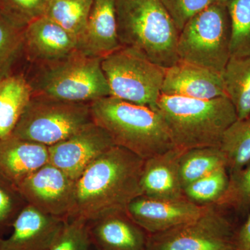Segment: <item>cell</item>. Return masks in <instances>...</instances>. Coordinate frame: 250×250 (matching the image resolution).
<instances>
[{
	"instance_id": "1",
	"label": "cell",
	"mask_w": 250,
	"mask_h": 250,
	"mask_svg": "<svg viewBox=\"0 0 250 250\" xmlns=\"http://www.w3.org/2000/svg\"><path fill=\"white\" fill-rule=\"evenodd\" d=\"M144 159L113 146L92 163L75 181V200L69 218L90 222L128 206L142 195L141 177Z\"/></svg>"
},
{
	"instance_id": "2",
	"label": "cell",
	"mask_w": 250,
	"mask_h": 250,
	"mask_svg": "<svg viewBox=\"0 0 250 250\" xmlns=\"http://www.w3.org/2000/svg\"><path fill=\"white\" fill-rule=\"evenodd\" d=\"M95 124L115 146L146 160L175 147L164 118L156 109L113 96L90 103Z\"/></svg>"
},
{
	"instance_id": "3",
	"label": "cell",
	"mask_w": 250,
	"mask_h": 250,
	"mask_svg": "<svg viewBox=\"0 0 250 250\" xmlns=\"http://www.w3.org/2000/svg\"><path fill=\"white\" fill-rule=\"evenodd\" d=\"M156 110L164 118L175 147L184 151L220 147L224 133L238 120L227 97L200 100L161 94Z\"/></svg>"
},
{
	"instance_id": "4",
	"label": "cell",
	"mask_w": 250,
	"mask_h": 250,
	"mask_svg": "<svg viewBox=\"0 0 250 250\" xmlns=\"http://www.w3.org/2000/svg\"><path fill=\"white\" fill-rule=\"evenodd\" d=\"M116 13L122 46L164 68L179 62V32L161 0H116Z\"/></svg>"
},
{
	"instance_id": "5",
	"label": "cell",
	"mask_w": 250,
	"mask_h": 250,
	"mask_svg": "<svg viewBox=\"0 0 250 250\" xmlns=\"http://www.w3.org/2000/svg\"><path fill=\"white\" fill-rule=\"evenodd\" d=\"M102 59L75 50L63 57L31 64L27 77L33 95L75 103H91L111 96Z\"/></svg>"
},
{
	"instance_id": "6",
	"label": "cell",
	"mask_w": 250,
	"mask_h": 250,
	"mask_svg": "<svg viewBox=\"0 0 250 250\" xmlns=\"http://www.w3.org/2000/svg\"><path fill=\"white\" fill-rule=\"evenodd\" d=\"M231 36L228 6L216 1L191 18L179 32V60L222 75L231 57Z\"/></svg>"
},
{
	"instance_id": "7",
	"label": "cell",
	"mask_w": 250,
	"mask_h": 250,
	"mask_svg": "<svg viewBox=\"0 0 250 250\" xmlns=\"http://www.w3.org/2000/svg\"><path fill=\"white\" fill-rule=\"evenodd\" d=\"M93 122L90 103L32 95L11 135L50 147Z\"/></svg>"
},
{
	"instance_id": "8",
	"label": "cell",
	"mask_w": 250,
	"mask_h": 250,
	"mask_svg": "<svg viewBox=\"0 0 250 250\" xmlns=\"http://www.w3.org/2000/svg\"><path fill=\"white\" fill-rule=\"evenodd\" d=\"M102 67L111 96L156 109L166 68L123 46L102 59Z\"/></svg>"
},
{
	"instance_id": "9",
	"label": "cell",
	"mask_w": 250,
	"mask_h": 250,
	"mask_svg": "<svg viewBox=\"0 0 250 250\" xmlns=\"http://www.w3.org/2000/svg\"><path fill=\"white\" fill-rule=\"evenodd\" d=\"M235 233L220 208L211 205L195 220L148 234L146 250H234Z\"/></svg>"
},
{
	"instance_id": "10",
	"label": "cell",
	"mask_w": 250,
	"mask_h": 250,
	"mask_svg": "<svg viewBox=\"0 0 250 250\" xmlns=\"http://www.w3.org/2000/svg\"><path fill=\"white\" fill-rule=\"evenodd\" d=\"M18 187L27 205L42 213L64 219L70 216L75 200V181L50 163Z\"/></svg>"
},
{
	"instance_id": "11",
	"label": "cell",
	"mask_w": 250,
	"mask_h": 250,
	"mask_svg": "<svg viewBox=\"0 0 250 250\" xmlns=\"http://www.w3.org/2000/svg\"><path fill=\"white\" fill-rule=\"evenodd\" d=\"M113 146L108 133L93 122L62 142L48 147L49 162L75 181Z\"/></svg>"
},
{
	"instance_id": "12",
	"label": "cell",
	"mask_w": 250,
	"mask_h": 250,
	"mask_svg": "<svg viewBox=\"0 0 250 250\" xmlns=\"http://www.w3.org/2000/svg\"><path fill=\"white\" fill-rule=\"evenodd\" d=\"M210 205H197L187 197L169 200L141 195L129 204L126 213L147 234H153L198 218Z\"/></svg>"
},
{
	"instance_id": "13",
	"label": "cell",
	"mask_w": 250,
	"mask_h": 250,
	"mask_svg": "<svg viewBox=\"0 0 250 250\" xmlns=\"http://www.w3.org/2000/svg\"><path fill=\"white\" fill-rule=\"evenodd\" d=\"M65 220L27 205L14 220L11 236L0 239V250H49Z\"/></svg>"
},
{
	"instance_id": "14",
	"label": "cell",
	"mask_w": 250,
	"mask_h": 250,
	"mask_svg": "<svg viewBox=\"0 0 250 250\" xmlns=\"http://www.w3.org/2000/svg\"><path fill=\"white\" fill-rule=\"evenodd\" d=\"M161 94L200 100L227 97L221 75L182 60L166 68Z\"/></svg>"
},
{
	"instance_id": "15",
	"label": "cell",
	"mask_w": 250,
	"mask_h": 250,
	"mask_svg": "<svg viewBox=\"0 0 250 250\" xmlns=\"http://www.w3.org/2000/svg\"><path fill=\"white\" fill-rule=\"evenodd\" d=\"M77 49L75 39L46 16L24 29L23 52L31 64L63 58Z\"/></svg>"
},
{
	"instance_id": "16",
	"label": "cell",
	"mask_w": 250,
	"mask_h": 250,
	"mask_svg": "<svg viewBox=\"0 0 250 250\" xmlns=\"http://www.w3.org/2000/svg\"><path fill=\"white\" fill-rule=\"evenodd\" d=\"M121 47L118 36L116 0H93L77 50L88 57L103 59Z\"/></svg>"
},
{
	"instance_id": "17",
	"label": "cell",
	"mask_w": 250,
	"mask_h": 250,
	"mask_svg": "<svg viewBox=\"0 0 250 250\" xmlns=\"http://www.w3.org/2000/svg\"><path fill=\"white\" fill-rule=\"evenodd\" d=\"M184 150L174 147L146 159L141 177L142 195L153 198H185L180 176L181 156Z\"/></svg>"
},
{
	"instance_id": "18",
	"label": "cell",
	"mask_w": 250,
	"mask_h": 250,
	"mask_svg": "<svg viewBox=\"0 0 250 250\" xmlns=\"http://www.w3.org/2000/svg\"><path fill=\"white\" fill-rule=\"evenodd\" d=\"M93 246L100 250H146L148 234L126 211L88 222Z\"/></svg>"
},
{
	"instance_id": "19",
	"label": "cell",
	"mask_w": 250,
	"mask_h": 250,
	"mask_svg": "<svg viewBox=\"0 0 250 250\" xmlns=\"http://www.w3.org/2000/svg\"><path fill=\"white\" fill-rule=\"evenodd\" d=\"M47 163V146L13 135L0 139V173L17 187Z\"/></svg>"
},
{
	"instance_id": "20",
	"label": "cell",
	"mask_w": 250,
	"mask_h": 250,
	"mask_svg": "<svg viewBox=\"0 0 250 250\" xmlns=\"http://www.w3.org/2000/svg\"><path fill=\"white\" fill-rule=\"evenodd\" d=\"M32 95L23 74L9 73L0 80V139L12 134Z\"/></svg>"
},
{
	"instance_id": "21",
	"label": "cell",
	"mask_w": 250,
	"mask_h": 250,
	"mask_svg": "<svg viewBox=\"0 0 250 250\" xmlns=\"http://www.w3.org/2000/svg\"><path fill=\"white\" fill-rule=\"evenodd\" d=\"M227 97L236 110L238 120L250 116V56L230 57L221 75Z\"/></svg>"
},
{
	"instance_id": "22",
	"label": "cell",
	"mask_w": 250,
	"mask_h": 250,
	"mask_svg": "<svg viewBox=\"0 0 250 250\" xmlns=\"http://www.w3.org/2000/svg\"><path fill=\"white\" fill-rule=\"evenodd\" d=\"M93 0H50L46 17L59 24L77 41L84 34Z\"/></svg>"
},
{
	"instance_id": "23",
	"label": "cell",
	"mask_w": 250,
	"mask_h": 250,
	"mask_svg": "<svg viewBox=\"0 0 250 250\" xmlns=\"http://www.w3.org/2000/svg\"><path fill=\"white\" fill-rule=\"evenodd\" d=\"M180 176L184 188L197 179L226 167V160L220 147L194 148L184 151L181 156Z\"/></svg>"
},
{
	"instance_id": "24",
	"label": "cell",
	"mask_w": 250,
	"mask_h": 250,
	"mask_svg": "<svg viewBox=\"0 0 250 250\" xmlns=\"http://www.w3.org/2000/svg\"><path fill=\"white\" fill-rule=\"evenodd\" d=\"M229 174L250 161V118L237 120L224 133L220 146Z\"/></svg>"
},
{
	"instance_id": "25",
	"label": "cell",
	"mask_w": 250,
	"mask_h": 250,
	"mask_svg": "<svg viewBox=\"0 0 250 250\" xmlns=\"http://www.w3.org/2000/svg\"><path fill=\"white\" fill-rule=\"evenodd\" d=\"M227 6L231 21V57H250V0H229Z\"/></svg>"
},
{
	"instance_id": "26",
	"label": "cell",
	"mask_w": 250,
	"mask_h": 250,
	"mask_svg": "<svg viewBox=\"0 0 250 250\" xmlns=\"http://www.w3.org/2000/svg\"><path fill=\"white\" fill-rule=\"evenodd\" d=\"M229 181L228 169L220 167L184 188V193L197 205H215L228 188Z\"/></svg>"
},
{
	"instance_id": "27",
	"label": "cell",
	"mask_w": 250,
	"mask_h": 250,
	"mask_svg": "<svg viewBox=\"0 0 250 250\" xmlns=\"http://www.w3.org/2000/svg\"><path fill=\"white\" fill-rule=\"evenodd\" d=\"M0 11V80L8 74L23 52L24 30Z\"/></svg>"
},
{
	"instance_id": "28",
	"label": "cell",
	"mask_w": 250,
	"mask_h": 250,
	"mask_svg": "<svg viewBox=\"0 0 250 250\" xmlns=\"http://www.w3.org/2000/svg\"><path fill=\"white\" fill-rule=\"evenodd\" d=\"M215 205L219 208L244 210L250 206V161L240 170L229 173L228 188Z\"/></svg>"
},
{
	"instance_id": "29",
	"label": "cell",
	"mask_w": 250,
	"mask_h": 250,
	"mask_svg": "<svg viewBox=\"0 0 250 250\" xmlns=\"http://www.w3.org/2000/svg\"><path fill=\"white\" fill-rule=\"evenodd\" d=\"M93 246L88 221L67 218L49 250H92Z\"/></svg>"
},
{
	"instance_id": "30",
	"label": "cell",
	"mask_w": 250,
	"mask_h": 250,
	"mask_svg": "<svg viewBox=\"0 0 250 250\" xmlns=\"http://www.w3.org/2000/svg\"><path fill=\"white\" fill-rule=\"evenodd\" d=\"M50 0H0V11L19 27L25 28L45 16Z\"/></svg>"
},
{
	"instance_id": "31",
	"label": "cell",
	"mask_w": 250,
	"mask_h": 250,
	"mask_svg": "<svg viewBox=\"0 0 250 250\" xmlns=\"http://www.w3.org/2000/svg\"><path fill=\"white\" fill-rule=\"evenodd\" d=\"M27 205L17 186L0 173V228L12 226Z\"/></svg>"
},
{
	"instance_id": "32",
	"label": "cell",
	"mask_w": 250,
	"mask_h": 250,
	"mask_svg": "<svg viewBox=\"0 0 250 250\" xmlns=\"http://www.w3.org/2000/svg\"><path fill=\"white\" fill-rule=\"evenodd\" d=\"M179 32L191 18L218 0H161Z\"/></svg>"
},
{
	"instance_id": "33",
	"label": "cell",
	"mask_w": 250,
	"mask_h": 250,
	"mask_svg": "<svg viewBox=\"0 0 250 250\" xmlns=\"http://www.w3.org/2000/svg\"><path fill=\"white\" fill-rule=\"evenodd\" d=\"M234 250H250V213L234 236Z\"/></svg>"
},
{
	"instance_id": "34",
	"label": "cell",
	"mask_w": 250,
	"mask_h": 250,
	"mask_svg": "<svg viewBox=\"0 0 250 250\" xmlns=\"http://www.w3.org/2000/svg\"><path fill=\"white\" fill-rule=\"evenodd\" d=\"M218 2L223 3V4H226L228 2L229 0H218Z\"/></svg>"
},
{
	"instance_id": "35",
	"label": "cell",
	"mask_w": 250,
	"mask_h": 250,
	"mask_svg": "<svg viewBox=\"0 0 250 250\" xmlns=\"http://www.w3.org/2000/svg\"><path fill=\"white\" fill-rule=\"evenodd\" d=\"M96 250H100L96 249Z\"/></svg>"
},
{
	"instance_id": "36",
	"label": "cell",
	"mask_w": 250,
	"mask_h": 250,
	"mask_svg": "<svg viewBox=\"0 0 250 250\" xmlns=\"http://www.w3.org/2000/svg\"><path fill=\"white\" fill-rule=\"evenodd\" d=\"M249 118H250V116L249 117Z\"/></svg>"
}]
</instances>
